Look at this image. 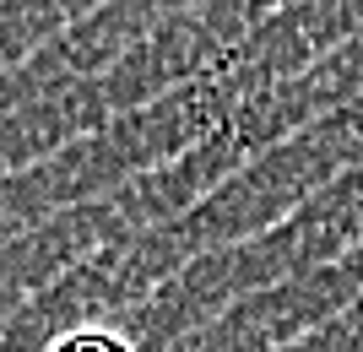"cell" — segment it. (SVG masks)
<instances>
[{"instance_id": "6da1fadb", "label": "cell", "mask_w": 363, "mask_h": 352, "mask_svg": "<svg viewBox=\"0 0 363 352\" xmlns=\"http://www.w3.org/2000/svg\"><path fill=\"white\" fill-rule=\"evenodd\" d=\"M44 352H141V347H136V336H130V331L92 320V325H71V331H60Z\"/></svg>"}]
</instances>
